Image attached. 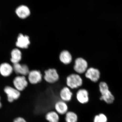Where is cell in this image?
I'll list each match as a JSON object with an SVG mask.
<instances>
[{
  "label": "cell",
  "mask_w": 122,
  "mask_h": 122,
  "mask_svg": "<svg viewBox=\"0 0 122 122\" xmlns=\"http://www.w3.org/2000/svg\"><path fill=\"white\" fill-rule=\"evenodd\" d=\"M55 111L58 114L63 115L68 112V107L66 102L62 100H59L55 103L54 105Z\"/></svg>",
  "instance_id": "cell-10"
},
{
  "label": "cell",
  "mask_w": 122,
  "mask_h": 122,
  "mask_svg": "<svg viewBox=\"0 0 122 122\" xmlns=\"http://www.w3.org/2000/svg\"><path fill=\"white\" fill-rule=\"evenodd\" d=\"M99 117L101 118L102 122H107V118L106 116L104 114H100L99 115Z\"/></svg>",
  "instance_id": "cell-20"
},
{
  "label": "cell",
  "mask_w": 122,
  "mask_h": 122,
  "mask_svg": "<svg viewBox=\"0 0 122 122\" xmlns=\"http://www.w3.org/2000/svg\"><path fill=\"white\" fill-rule=\"evenodd\" d=\"M13 71V68L8 63H3L0 65V73L5 77L10 76L12 74Z\"/></svg>",
  "instance_id": "cell-16"
},
{
  "label": "cell",
  "mask_w": 122,
  "mask_h": 122,
  "mask_svg": "<svg viewBox=\"0 0 122 122\" xmlns=\"http://www.w3.org/2000/svg\"><path fill=\"white\" fill-rule=\"evenodd\" d=\"M73 94L71 89L68 86L63 87L59 93L61 100L66 102H69L72 98Z\"/></svg>",
  "instance_id": "cell-11"
},
{
  "label": "cell",
  "mask_w": 122,
  "mask_h": 122,
  "mask_svg": "<svg viewBox=\"0 0 122 122\" xmlns=\"http://www.w3.org/2000/svg\"><path fill=\"white\" fill-rule=\"evenodd\" d=\"M14 122H27L23 118L18 117L15 119Z\"/></svg>",
  "instance_id": "cell-21"
},
{
  "label": "cell",
  "mask_w": 122,
  "mask_h": 122,
  "mask_svg": "<svg viewBox=\"0 0 122 122\" xmlns=\"http://www.w3.org/2000/svg\"><path fill=\"white\" fill-rule=\"evenodd\" d=\"M4 91L7 94L8 101L10 102H12L14 100H17L20 97V91L11 86H6Z\"/></svg>",
  "instance_id": "cell-5"
},
{
  "label": "cell",
  "mask_w": 122,
  "mask_h": 122,
  "mask_svg": "<svg viewBox=\"0 0 122 122\" xmlns=\"http://www.w3.org/2000/svg\"><path fill=\"white\" fill-rule=\"evenodd\" d=\"M16 14L21 19H25L30 15V10L25 5H21L17 7L15 10Z\"/></svg>",
  "instance_id": "cell-13"
},
{
  "label": "cell",
  "mask_w": 122,
  "mask_h": 122,
  "mask_svg": "<svg viewBox=\"0 0 122 122\" xmlns=\"http://www.w3.org/2000/svg\"><path fill=\"white\" fill-rule=\"evenodd\" d=\"M46 119L49 122H59V114L55 111H51L46 114Z\"/></svg>",
  "instance_id": "cell-17"
},
{
  "label": "cell",
  "mask_w": 122,
  "mask_h": 122,
  "mask_svg": "<svg viewBox=\"0 0 122 122\" xmlns=\"http://www.w3.org/2000/svg\"><path fill=\"white\" fill-rule=\"evenodd\" d=\"M85 75L86 78L92 81L95 82L100 78V73L98 69L91 67L88 68L85 72Z\"/></svg>",
  "instance_id": "cell-6"
},
{
  "label": "cell",
  "mask_w": 122,
  "mask_h": 122,
  "mask_svg": "<svg viewBox=\"0 0 122 122\" xmlns=\"http://www.w3.org/2000/svg\"><path fill=\"white\" fill-rule=\"evenodd\" d=\"M66 84L67 86L71 89H74L81 86L83 80L78 74H72L66 77Z\"/></svg>",
  "instance_id": "cell-1"
},
{
  "label": "cell",
  "mask_w": 122,
  "mask_h": 122,
  "mask_svg": "<svg viewBox=\"0 0 122 122\" xmlns=\"http://www.w3.org/2000/svg\"><path fill=\"white\" fill-rule=\"evenodd\" d=\"M65 115L66 122H77L78 117L76 113L73 111H68Z\"/></svg>",
  "instance_id": "cell-19"
},
{
  "label": "cell",
  "mask_w": 122,
  "mask_h": 122,
  "mask_svg": "<svg viewBox=\"0 0 122 122\" xmlns=\"http://www.w3.org/2000/svg\"><path fill=\"white\" fill-rule=\"evenodd\" d=\"M94 122H102L99 115H97L95 116L94 119Z\"/></svg>",
  "instance_id": "cell-22"
},
{
  "label": "cell",
  "mask_w": 122,
  "mask_h": 122,
  "mask_svg": "<svg viewBox=\"0 0 122 122\" xmlns=\"http://www.w3.org/2000/svg\"><path fill=\"white\" fill-rule=\"evenodd\" d=\"M88 63L84 58L79 57L75 59L73 69L78 74L85 73L88 69Z\"/></svg>",
  "instance_id": "cell-3"
},
{
  "label": "cell",
  "mask_w": 122,
  "mask_h": 122,
  "mask_svg": "<svg viewBox=\"0 0 122 122\" xmlns=\"http://www.w3.org/2000/svg\"><path fill=\"white\" fill-rule=\"evenodd\" d=\"M99 88L102 94L100 100H104L109 104L112 103L114 100V97L111 92L109 91L107 84L104 82H102L99 83Z\"/></svg>",
  "instance_id": "cell-2"
},
{
  "label": "cell",
  "mask_w": 122,
  "mask_h": 122,
  "mask_svg": "<svg viewBox=\"0 0 122 122\" xmlns=\"http://www.w3.org/2000/svg\"><path fill=\"white\" fill-rule=\"evenodd\" d=\"M29 81L32 84H36L41 81L42 75L39 71L34 70L30 71L28 75Z\"/></svg>",
  "instance_id": "cell-9"
},
{
  "label": "cell",
  "mask_w": 122,
  "mask_h": 122,
  "mask_svg": "<svg viewBox=\"0 0 122 122\" xmlns=\"http://www.w3.org/2000/svg\"><path fill=\"white\" fill-rule=\"evenodd\" d=\"M11 61L14 64L19 63L21 59V53L19 50L15 49L11 52Z\"/></svg>",
  "instance_id": "cell-18"
},
{
  "label": "cell",
  "mask_w": 122,
  "mask_h": 122,
  "mask_svg": "<svg viewBox=\"0 0 122 122\" xmlns=\"http://www.w3.org/2000/svg\"><path fill=\"white\" fill-rule=\"evenodd\" d=\"M13 84L15 89L20 91L25 89L28 86V82L25 76H18L14 78Z\"/></svg>",
  "instance_id": "cell-7"
},
{
  "label": "cell",
  "mask_w": 122,
  "mask_h": 122,
  "mask_svg": "<svg viewBox=\"0 0 122 122\" xmlns=\"http://www.w3.org/2000/svg\"><path fill=\"white\" fill-rule=\"evenodd\" d=\"M44 78L46 82L53 84L59 80V75L56 70L54 68H50L45 71Z\"/></svg>",
  "instance_id": "cell-4"
},
{
  "label": "cell",
  "mask_w": 122,
  "mask_h": 122,
  "mask_svg": "<svg viewBox=\"0 0 122 122\" xmlns=\"http://www.w3.org/2000/svg\"><path fill=\"white\" fill-rule=\"evenodd\" d=\"M13 69L16 73L22 75L24 76L28 75L30 72L28 66L21 65L19 63L14 64Z\"/></svg>",
  "instance_id": "cell-14"
},
{
  "label": "cell",
  "mask_w": 122,
  "mask_h": 122,
  "mask_svg": "<svg viewBox=\"0 0 122 122\" xmlns=\"http://www.w3.org/2000/svg\"><path fill=\"white\" fill-rule=\"evenodd\" d=\"M59 59L61 62L63 64L66 65H68L72 62V55L68 51L63 50L60 53Z\"/></svg>",
  "instance_id": "cell-15"
},
{
  "label": "cell",
  "mask_w": 122,
  "mask_h": 122,
  "mask_svg": "<svg viewBox=\"0 0 122 122\" xmlns=\"http://www.w3.org/2000/svg\"><path fill=\"white\" fill-rule=\"evenodd\" d=\"M76 98L78 102L81 104H86L89 100V92L86 89H80L76 93Z\"/></svg>",
  "instance_id": "cell-8"
},
{
  "label": "cell",
  "mask_w": 122,
  "mask_h": 122,
  "mask_svg": "<svg viewBox=\"0 0 122 122\" xmlns=\"http://www.w3.org/2000/svg\"><path fill=\"white\" fill-rule=\"evenodd\" d=\"M2 105H1V102H0V108L1 107Z\"/></svg>",
  "instance_id": "cell-23"
},
{
  "label": "cell",
  "mask_w": 122,
  "mask_h": 122,
  "mask_svg": "<svg viewBox=\"0 0 122 122\" xmlns=\"http://www.w3.org/2000/svg\"><path fill=\"white\" fill-rule=\"evenodd\" d=\"M29 37L27 35H24L20 34L17 38L16 46L22 49H27L30 44Z\"/></svg>",
  "instance_id": "cell-12"
}]
</instances>
